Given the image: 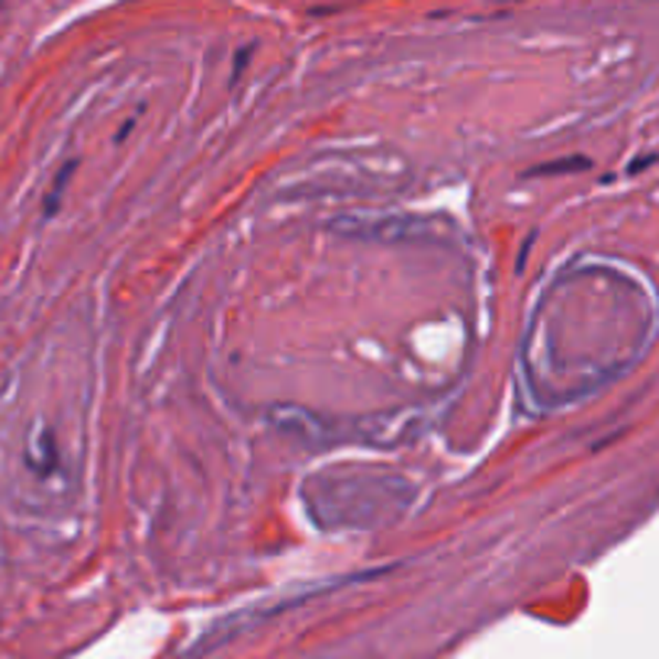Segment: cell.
Returning a JSON list of instances; mask_svg holds the SVG:
<instances>
[{
  "label": "cell",
  "instance_id": "1",
  "mask_svg": "<svg viewBox=\"0 0 659 659\" xmlns=\"http://www.w3.org/2000/svg\"><path fill=\"white\" fill-rule=\"evenodd\" d=\"M74 168H77L74 161H72V164H65V171H62V174L55 178V187H52V193L45 196V216H55V210H59V196L65 193V187H68V174H72Z\"/></svg>",
  "mask_w": 659,
  "mask_h": 659
},
{
  "label": "cell",
  "instance_id": "2",
  "mask_svg": "<svg viewBox=\"0 0 659 659\" xmlns=\"http://www.w3.org/2000/svg\"><path fill=\"white\" fill-rule=\"evenodd\" d=\"M588 168L586 158H570V161H553V164H541V168H534L531 174H566V171H583Z\"/></svg>",
  "mask_w": 659,
  "mask_h": 659
}]
</instances>
